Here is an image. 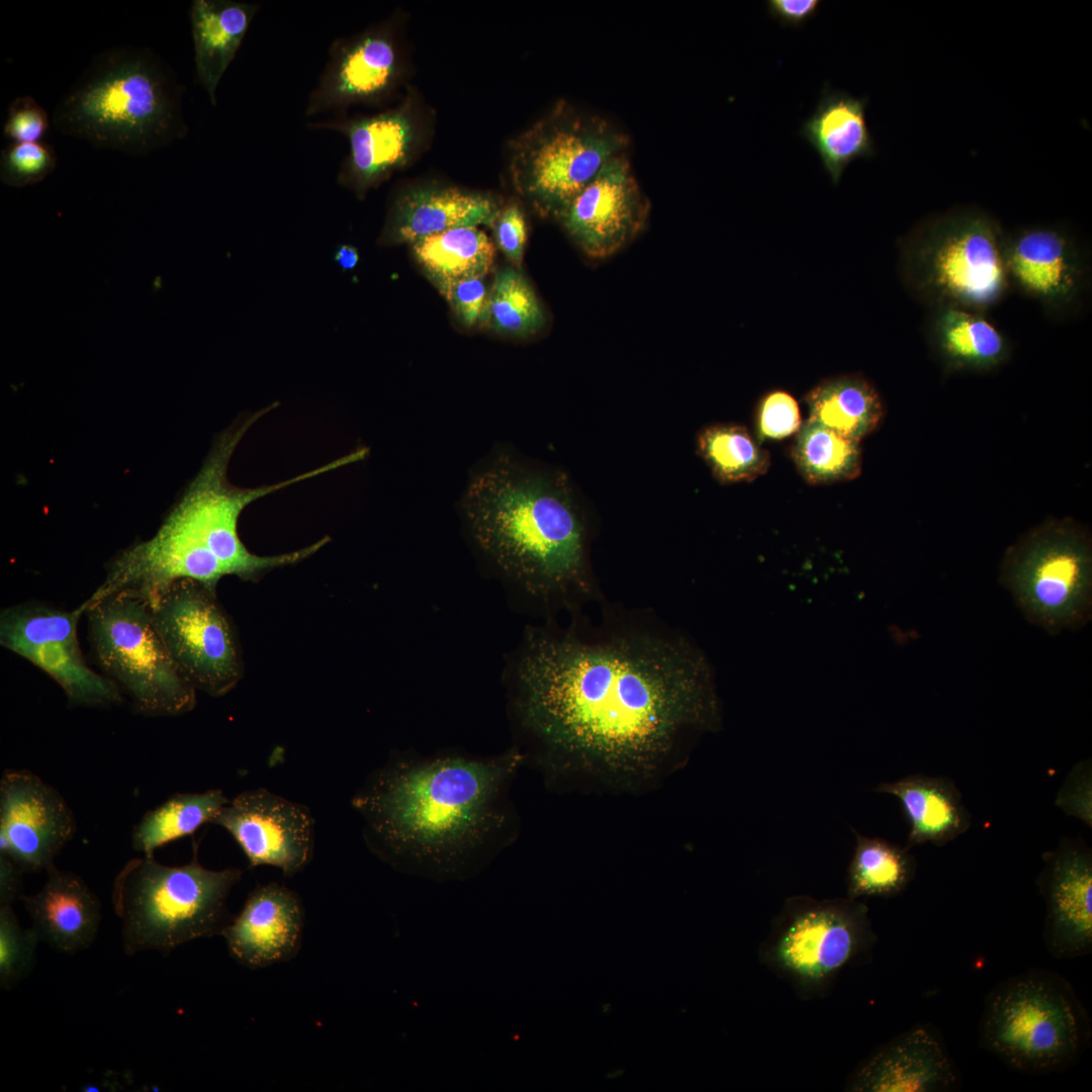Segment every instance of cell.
<instances>
[{"instance_id":"37","label":"cell","mask_w":1092,"mask_h":1092,"mask_svg":"<svg viewBox=\"0 0 1092 1092\" xmlns=\"http://www.w3.org/2000/svg\"><path fill=\"white\" fill-rule=\"evenodd\" d=\"M57 166V155L43 142L9 143L0 155V180L11 187L38 183Z\"/></svg>"},{"instance_id":"24","label":"cell","mask_w":1092,"mask_h":1092,"mask_svg":"<svg viewBox=\"0 0 1092 1092\" xmlns=\"http://www.w3.org/2000/svg\"><path fill=\"white\" fill-rule=\"evenodd\" d=\"M498 212L495 202L482 194L446 186L416 187L394 199L385 234L393 242L413 244L453 229L493 224Z\"/></svg>"},{"instance_id":"33","label":"cell","mask_w":1092,"mask_h":1092,"mask_svg":"<svg viewBox=\"0 0 1092 1092\" xmlns=\"http://www.w3.org/2000/svg\"><path fill=\"white\" fill-rule=\"evenodd\" d=\"M847 876V896L893 897L903 892L916 873V860L906 847L857 832Z\"/></svg>"},{"instance_id":"15","label":"cell","mask_w":1092,"mask_h":1092,"mask_svg":"<svg viewBox=\"0 0 1092 1092\" xmlns=\"http://www.w3.org/2000/svg\"><path fill=\"white\" fill-rule=\"evenodd\" d=\"M211 823L234 838L251 868L272 866L292 877L312 858L314 819L310 810L265 788L240 793Z\"/></svg>"},{"instance_id":"13","label":"cell","mask_w":1092,"mask_h":1092,"mask_svg":"<svg viewBox=\"0 0 1092 1092\" xmlns=\"http://www.w3.org/2000/svg\"><path fill=\"white\" fill-rule=\"evenodd\" d=\"M82 605L72 611L44 605H20L2 610L1 645L46 672L75 707L108 708L122 693L114 681L90 668L77 636Z\"/></svg>"},{"instance_id":"39","label":"cell","mask_w":1092,"mask_h":1092,"mask_svg":"<svg viewBox=\"0 0 1092 1092\" xmlns=\"http://www.w3.org/2000/svg\"><path fill=\"white\" fill-rule=\"evenodd\" d=\"M50 124L48 112L34 98L18 96L8 106L3 134L11 143L40 142Z\"/></svg>"},{"instance_id":"31","label":"cell","mask_w":1092,"mask_h":1092,"mask_svg":"<svg viewBox=\"0 0 1092 1092\" xmlns=\"http://www.w3.org/2000/svg\"><path fill=\"white\" fill-rule=\"evenodd\" d=\"M792 458L800 475L814 485L850 481L861 473L860 441L810 418L796 433Z\"/></svg>"},{"instance_id":"18","label":"cell","mask_w":1092,"mask_h":1092,"mask_svg":"<svg viewBox=\"0 0 1092 1092\" xmlns=\"http://www.w3.org/2000/svg\"><path fill=\"white\" fill-rule=\"evenodd\" d=\"M306 126L347 138L349 152L338 181L360 194L405 166L418 147V117L410 100L373 115L341 113L308 121Z\"/></svg>"},{"instance_id":"29","label":"cell","mask_w":1092,"mask_h":1092,"mask_svg":"<svg viewBox=\"0 0 1092 1092\" xmlns=\"http://www.w3.org/2000/svg\"><path fill=\"white\" fill-rule=\"evenodd\" d=\"M809 418L861 441L881 424L885 410L875 386L855 374L825 379L804 397Z\"/></svg>"},{"instance_id":"34","label":"cell","mask_w":1092,"mask_h":1092,"mask_svg":"<svg viewBox=\"0 0 1092 1092\" xmlns=\"http://www.w3.org/2000/svg\"><path fill=\"white\" fill-rule=\"evenodd\" d=\"M696 448L713 477L723 484L753 481L770 466L767 450L745 427L737 424L704 427L697 435Z\"/></svg>"},{"instance_id":"9","label":"cell","mask_w":1092,"mask_h":1092,"mask_svg":"<svg viewBox=\"0 0 1092 1092\" xmlns=\"http://www.w3.org/2000/svg\"><path fill=\"white\" fill-rule=\"evenodd\" d=\"M876 940L869 909L860 900L800 895L783 904L761 942L759 960L801 998H821Z\"/></svg>"},{"instance_id":"6","label":"cell","mask_w":1092,"mask_h":1092,"mask_svg":"<svg viewBox=\"0 0 1092 1092\" xmlns=\"http://www.w3.org/2000/svg\"><path fill=\"white\" fill-rule=\"evenodd\" d=\"M999 222L983 210L960 208L920 223L903 240L902 279L932 308L985 312L1007 294L1008 277Z\"/></svg>"},{"instance_id":"11","label":"cell","mask_w":1092,"mask_h":1092,"mask_svg":"<svg viewBox=\"0 0 1092 1092\" xmlns=\"http://www.w3.org/2000/svg\"><path fill=\"white\" fill-rule=\"evenodd\" d=\"M81 605L99 666L136 712L172 717L195 707L196 691L176 668L145 600L117 593Z\"/></svg>"},{"instance_id":"36","label":"cell","mask_w":1092,"mask_h":1092,"mask_svg":"<svg viewBox=\"0 0 1092 1092\" xmlns=\"http://www.w3.org/2000/svg\"><path fill=\"white\" fill-rule=\"evenodd\" d=\"M39 938L32 929H23L12 905H0V985L11 989L33 968Z\"/></svg>"},{"instance_id":"5","label":"cell","mask_w":1092,"mask_h":1092,"mask_svg":"<svg viewBox=\"0 0 1092 1092\" xmlns=\"http://www.w3.org/2000/svg\"><path fill=\"white\" fill-rule=\"evenodd\" d=\"M241 878L237 868H204L196 851L183 866L160 863L154 855L128 860L112 887L124 951L166 954L188 941L221 934L232 920L228 897Z\"/></svg>"},{"instance_id":"8","label":"cell","mask_w":1092,"mask_h":1092,"mask_svg":"<svg viewBox=\"0 0 1092 1092\" xmlns=\"http://www.w3.org/2000/svg\"><path fill=\"white\" fill-rule=\"evenodd\" d=\"M630 143L607 116L559 101L513 141L511 171L534 208L556 218L610 161L628 154Z\"/></svg>"},{"instance_id":"22","label":"cell","mask_w":1092,"mask_h":1092,"mask_svg":"<svg viewBox=\"0 0 1092 1092\" xmlns=\"http://www.w3.org/2000/svg\"><path fill=\"white\" fill-rule=\"evenodd\" d=\"M1011 285L1049 309H1064L1080 295L1084 270L1077 247L1063 232L1030 228L1005 237Z\"/></svg>"},{"instance_id":"12","label":"cell","mask_w":1092,"mask_h":1092,"mask_svg":"<svg viewBox=\"0 0 1092 1092\" xmlns=\"http://www.w3.org/2000/svg\"><path fill=\"white\" fill-rule=\"evenodd\" d=\"M148 605L171 659L195 691L217 698L236 688L243 661L215 586L176 580Z\"/></svg>"},{"instance_id":"4","label":"cell","mask_w":1092,"mask_h":1092,"mask_svg":"<svg viewBox=\"0 0 1092 1092\" xmlns=\"http://www.w3.org/2000/svg\"><path fill=\"white\" fill-rule=\"evenodd\" d=\"M182 95L175 72L154 51L114 47L94 56L52 121L95 148L143 156L187 134Z\"/></svg>"},{"instance_id":"2","label":"cell","mask_w":1092,"mask_h":1092,"mask_svg":"<svg viewBox=\"0 0 1092 1092\" xmlns=\"http://www.w3.org/2000/svg\"><path fill=\"white\" fill-rule=\"evenodd\" d=\"M521 754L398 757L353 796L364 838L396 867L453 873L509 842V789Z\"/></svg>"},{"instance_id":"44","label":"cell","mask_w":1092,"mask_h":1092,"mask_svg":"<svg viewBox=\"0 0 1092 1092\" xmlns=\"http://www.w3.org/2000/svg\"><path fill=\"white\" fill-rule=\"evenodd\" d=\"M335 261L343 270H351L359 261L358 251L353 246L343 245L337 250Z\"/></svg>"},{"instance_id":"14","label":"cell","mask_w":1092,"mask_h":1092,"mask_svg":"<svg viewBox=\"0 0 1092 1092\" xmlns=\"http://www.w3.org/2000/svg\"><path fill=\"white\" fill-rule=\"evenodd\" d=\"M403 74L400 44L386 22L335 39L327 63L307 98L306 117L345 113L352 105L379 104L399 85Z\"/></svg>"},{"instance_id":"17","label":"cell","mask_w":1092,"mask_h":1092,"mask_svg":"<svg viewBox=\"0 0 1092 1092\" xmlns=\"http://www.w3.org/2000/svg\"><path fill=\"white\" fill-rule=\"evenodd\" d=\"M77 823L60 792L26 769L0 780V852L23 871H48L74 837Z\"/></svg>"},{"instance_id":"38","label":"cell","mask_w":1092,"mask_h":1092,"mask_svg":"<svg viewBox=\"0 0 1092 1092\" xmlns=\"http://www.w3.org/2000/svg\"><path fill=\"white\" fill-rule=\"evenodd\" d=\"M801 425L798 402L789 392L772 390L759 401L756 412L759 438L781 440L796 434Z\"/></svg>"},{"instance_id":"1","label":"cell","mask_w":1092,"mask_h":1092,"mask_svg":"<svg viewBox=\"0 0 1092 1092\" xmlns=\"http://www.w3.org/2000/svg\"><path fill=\"white\" fill-rule=\"evenodd\" d=\"M696 671L662 637L539 635L519 661L516 705L553 764L632 783L663 770L703 716Z\"/></svg>"},{"instance_id":"20","label":"cell","mask_w":1092,"mask_h":1092,"mask_svg":"<svg viewBox=\"0 0 1092 1092\" xmlns=\"http://www.w3.org/2000/svg\"><path fill=\"white\" fill-rule=\"evenodd\" d=\"M951 1060L927 1026L916 1025L867 1057L846 1082L853 1092L947 1091L958 1084Z\"/></svg>"},{"instance_id":"41","label":"cell","mask_w":1092,"mask_h":1092,"mask_svg":"<svg viewBox=\"0 0 1092 1092\" xmlns=\"http://www.w3.org/2000/svg\"><path fill=\"white\" fill-rule=\"evenodd\" d=\"M493 224L498 247L516 267H521L528 232L524 211L512 202L499 210Z\"/></svg>"},{"instance_id":"26","label":"cell","mask_w":1092,"mask_h":1092,"mask_svg":"<svg viewBox=\"0 0 1092 1092\" xmlns=\"http://www.w3.org/2000/svg\"><path fill=\"white\" fill-rule=\"evenodd\" d=\"M874 791L900 801L910 827L907 849L928 842L943 845L971 826L961 793L947 778L912 775L882 783Z\"/></svg>"},{"instance_id":"30","label":"cell","mask_w":1092,"mask_h":1092,"mask_svg":"<svg viewBox=\"0 0 1092 1092\" xmlns=\"http://www.w3.org/2000/svg\"><path fill=\"white\" fill-rule=\"evenodd\" d=\"M412 248L436 287L464 278L484 277L494 259L493 245L478 226L427 236L413 243Z\"/></svg>"},{"instance_id":"19","label":"cell","mask_w":1092,"mask_h":1092,"mask_svg":"<svg viewBox=\"0 0 1092 1092\" xmlns=\"http://www.w3.org/2000/svg\"><path fill=\"white\" fill-rule=\"evenodd\" d=\"M1038 888L1045 902L1043 941L1056 959L1092 949V855L1080 840L1065 839L1045 853Z\"/></svg>"},{"instance_id":"7","label":"cell","mask_w":1092,"mask_h":1092,"mask_svg":"<svg viewBox=\"0 0 1092 1092\" xmlns=\"http://www.w3.org/2000/svg\"><path fill=\"white\" fill-rule=\"evenodd\" d=\"M979 1030L984 1049L1031 1074L1071 1067L1091 1036L1088 1013L1070 982L1045 969L1012 976L992 989Z\"/></svg>"},{"instance_id":"35","label":"cell","mask_w":1092,"mask_h":1092,"mask_svg":"<svg viewBox=\"0 0 1092 1092\" xmlns=\"http://www.w3.org/2000/svg\"><path fill=\"white\" fill-rule=\"evenodd\" d=\"M484 312L496 332L517 338L533 336L545 324V313L534 289L513 268L496 273Z\"/></svg>"},{"instance_id":"32","label":"cell","mask_w":1092,"mask_h":1092,"mask_svg":"<svg viewBox=\"0 0 1092 1092\" xmlns=\"http://www.w3.org/2000/svg\"><path fill=\"white\" fill-rule=\"evenodd\" d=\"M228 802L219 789L175 794L142 817L132 831V847L144 855H153L157 848L211 823Z\"/></svg>"},{"instance_id":"21","label":"cell","mask_w":1092,"mask_h":1092,"mask_svg":"<svg viewBox=\"0 0 1092 1092\" xmlns=\"http://www.w3.org/2000/svg\"><path fill=\"white\" fill-rule=\"evenodd\" d=\"M302 928L298 896L285 886L269 883L249 895L221 935L235 960L257 969L292 959L300 947Z\"/></svg>"},{"instance_id":"43","label":"cell","mask_w":1092,"mask_h":1092,"mask_svg":"<svg viewBox=\"0 0 1092 1092\" xmlns=\"http://www.w3.org/2000/svg\"><path fill=\"white\" fill-rule=\"evenodd\" d=\"M24 871L6 853L0 852V905L22 899Z\"/></svg>"},{"instance_id":"3","label":"cell","mask_w":1092,"mask_h":1092,"mask_svg":"<svg viewBox=\"0 0 1092 1092\" xmlns=\"http://www.w3.org/2000/svg\"><path fill=\"white\" fill-rule=\"evenodd\" d=\"M461 506L481 551L528 593L589 589L586 516L564 472L502 454L474 473Z\"/></svg>"},{"instance_id":"23","label":"cell","mask_w":1092,"mask_h":1092,"mask_svg":"<svg viewBox=\"0 0 1092 1092\" xmlns=\"http://www.w3.org/2000/svg\"><path fill=\"white\" fill-rule=\"evenodd\" d=\"M35 894L22 897L32 929L40 941L64 953L88 948L96 939L101 903L87 884L72 872L55 866Z\"/></svg>"},{"instance_id":"42","label":"cell","mask_w":1092,"mask_h":1092,"mask_svg":"<svg viewBox=\"0 0 1092 1092\" xmlns=\"http://www.w3.org/2000/svg\"><path fill=\"white\" fill-rule=\"evenodd\" d=\"M766 10L782 26L799 28L815 17L821 6L819 0H767Z\"/></svg>"},{"instance_id":"28","label":"cell","mask_w":1092,"mask_h":1092,"mask_svg":"<svg viewBox=\"0 0 1092 1092\" xmlns=\"http://www.w3.org/2000/svg\"><path fill=\"white\" fill-rule=\"evenodd\" d=\"M260 9L258 3L235 0H193L190 24L198 80L209 102L217 103L216 90L235 59Z\"/></svg>"},{"instance_id":"27","label":"cell","mask_w":1092,"mask_h":1092,"mask_svg":"<svg viewBox=\"0 0 1092 1092\" xmlns=\"http://www.w3.org/2000/svg\"><path fill=\"white\" fill-rule=\"evenodd\" d=\"M932 309L929 341L945 372H988L1008 360L1007 338L984 312L957 306Z\"/></svg>"},{"instance_id":"25","label":"cell","mask_w":1092,"mask_h":1092,"mask_svg":"<svg viewBox=\"0 0 1092 1092\" xmlns=\"http://www.w3.org/2000/svg\"><path fill=\"white\" fill-rule=\"evenodd\" d=\"M867 97L856 98L825 84L813 113L799 131L815 151L831 182L837 185L854 161L876 156L867 121Z\"/></svg>"},{"instance_id":"16","label":"cell","mask_w":1092,"mask_h":1092,"mask_svg":"<svg viewBox=\"0 0 1092 1092\" xmlns=\"http://www.w3.org/2000/svg\"><path fill=\"white\" fill-rule=\"evenodd\" d=\"M651 211L629 154L610 161L556 219L589 258L605 259L630 244Z\"/></svg>"},{"instance_id":"10","label":"cell","mask_w":1092,"mask_h":1092,"mask_svg":"<svg viewBox=\"0 0 1092 1092\" xmlns=\"http://www.w3.org/2000/svg\"><path fill=\"white\" fill-rule=\"evenodd\" d=\"M999 581L1031 624L1053 635L1081 628L1092 609L1090 533L1071 518L1044 521L1005 551Z\"/></svg>"},{"instance_id":"40","label":"cell","mask_w":1092,"mask_h":1092,"mask_svg":"<svg viewBox=\"0 0 1092 1092\" xmlns=\"http://www.w3.org/2000/svg\"><path fill=\"white\" fill-rule=\"evenodd\" d=\"M437 288L466 327H472L481 318L487 301L483 277L464 278Z\"/></svg>"}]
</instances>
